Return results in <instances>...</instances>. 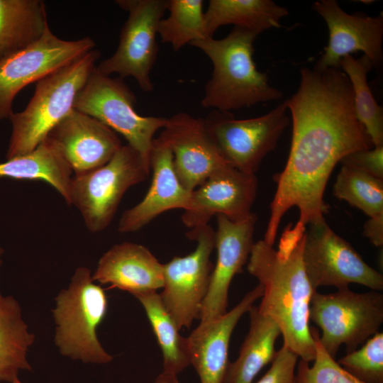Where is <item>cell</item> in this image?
<instances>
[{"instance_id":"1","label":"cell","mask_w":383,"mask_h":383,"mask_svg":"<svg viewBox=\"0 0 383 383\" xmlns=\"http://www.w3.org/2000/svg\"><path fill=\"white\" fill-rule=\"evenodd\" d=\"M296 92L286 100L292 138L282 172L274 176L277 189L264 240L273 245L282 218L296 206L299 218L286 231L301 239L309 223L324 218L323 194L338 162L355 151L374 147L357 118L350 82L340 68L304 67Z\"/></svg>"},{"instance_id":"2","label":"cell","mask_w":383,"mask_h":383,"mask_svg":"<svg viewBox=\"0 0 383 383\" xmlns=\"http://www.w3.org/2000/svg\"><path fill=\"white\" fill-rule=\"evenodd\" d=\"M304 235L292 246L277 250L264 240L254 243L247 265L248 272L263 286L259 311L279 326L283 345L308 362L316 357L309 326V307L315 290L303 260Z\"/></svg>"},{"instance_id":"3","label":"cell","mask_w":383,"mask_h":383,"mask_svg":"<svg viewBox=\"0 0 383 383\" xmlns=\"http://www.w3.org/2000/svg\"><path fill=\"white\" fill-rule=\"evenodd\" d=\"M258 35L233 27L222 39L208 38L189 44L204 52L213 65L203 107L231 112L282 98V92L270 84L267 74L260 72L254 62L253 43Z\"/></svg>"},{"instance_id":"4","label":"cell","mask_w":383,"mask_h":383,"mask_svg":"<svg viewBox=\"0 0 383 383\" xmlns=\"http://www.w3.org/2000/svg\"><path fill=\"white\" fill-rule=\"evenodd\" d=\"M100 56L94 48L35 83L25 109L9 117L12 131L6 160L32 152L74 109L75 99Z\"/></svg>"},{"instance_id":"5","label":"cell","mask_w":383,"mask_h":383,"mask_svg":"<svg viewBox=\"0 0 383 383\" xmlns=\"http://www.w3.org/2000/svg\"><path fill=\"white\" fill-rule=\"evenodd\" d=\"M55 301L54 340L60 353L84 363L110 362L113 357L96 335V328L107 312V297L101 287L94 283L91 270L78 267L68 287L60 291Z\"/></svg>"},{"instance_id":"6","label":"cell","mask_w":383,"mask_h":383,"mask_svg":"<svg viewBox=\"0 0 383 383\" xmlns=\"http://www.w3.org/2000/svg\"><path fill=\"white\" fill-rule=\"evenodd\" d=\"M309 320L321 330L319 341L335 358L341 345L347 353L353 352L379 332L383 323V294L374 290L357 293L349 287L328 294L315 291Z\"/></svg>"},{"instance_id":"7","label":"cell","mask_w":383,"mask_h":383,"mask_svg":"<svg viewBox=\"0 0 383 383\" xmlns=\"http://www.w3.org/2000/svg\"><path fill=\"white\" fill-rule=\"evenodd\" d=\"M135 104V95L123 79L102 74L95 67L78 94L74 109L123 135L150 167L154 135L166 126L168 118L141 116Z\"/></svg>"},{"instance_id":"8","label":"cell","mask_w":383,"mask_h":383,"mask_svg":"<svg viewBox=\"0 0 383 383\" xmlns=\"http://www.w3.org/2000/svg\"><path fill=\"white\" fill-rule=\"evenodd\" d=\"M150 172L140 155L128 144L122 145L104 165L72 177L70 205L77 208L90 232H101L112 221L126 192Z\"/></svg>"},{"instance_id":"9","label":"cell","mask_w":383,"mask_h":383,"mask_svg":"<svg viewBox=\"0 0 383 383\" xmlns=\"http://www.w3.org/2000/svg\"><path fill=\"white\" fill-rule=\"evenodd\" d=\"M287 109L284 101L255 118L235 119L231 112L213 110L204 119L223 160L241 172L255 174L289 124Z\"/></svg>"},{"instance_id":"10","label":"cell","mask_w":383,"mask_h":383,"mask_svg":"<svg viewBox=\"0 0 383 383\" xmlns=\"http://www.w3.org/2000/svg\"><path fill=\"white\" fill-rule=\"evenodd\" d=\"M116 4L128 13L115 52L102 60L96 70L102 74L133 77L140 88L150 92L154 85L150 72L157 60V26L167 11V0H117Z\"/></svg>"},{"instance_id":"11","label":"cell","mask_w":383,"mask_h":383,"mask_svg":"<svg viewBox=\"0 0 383 383\" xmlns=\"http://www.w3.org/2000/svg\"><path fill=\"white\" fill-rule=\"evenodd\" d=\"M304 233L302 260L315 290L333 286L337 289L358 284L371 290L383 289L382 274L370 266L354 248L335 233L325 218L308 224Z\"/></svg>"},{"instance_id":"12","label":"cell","mask_w":383,"mask_h":383,"mask_svg":"<svg viewBox=\"0 0 383 383\" xmlns=\"http://www.w3.org/2000/svg\"><path fill=\"white\" fill-rule=\"evenodd\" d=\"M187 236L196 241V247L189 255L163 264V290L160 294L179 330L199 318L214 267L211 260L215 248L213 228L208 224L189 231Z\"/></svg>"},{"instance_id":"13","label":"cell","mask_w":383,"mask_h":383,"mask_svg":"<svg viewBox=\"0 0 383 383\" xmlns=\"http://www.w3.org/2000/svg\"><path fill=\"white\" fill-rule=\"evenodd\" d=\"M89 36L65 40L48 26L42 37L27 48L0 61V120L13 114V102L25 87L67 65L95 48Z\"/></svg>"},{"instance_id":"14","label":"cell","mask_w":383,"mask_h":383,"mask_svg":"<svg viewBox=\"0 0 383 383\" xmlns=\"http://www.w3.org/2000/svg\"><path fill=\"white\" fill-rule=\"evenodd\" d=\"M255 174L241 172L226 165L210 174L192 192L182 221L190 231L209 224L213 216L223 215L232 221L249 217L256 197Z\"/></svg>"},{"instance_id":"15","label":"cell","mask_w":383,"mask_h":383,"mask_svg":"<svg viewBox=\"0 0 383 383\" xmlns=\"http://www.w3.org/2000/svg\"><path fill=\"white\" fill-rule=\"evenodd\" d=\"M171 150L182 185L192 192L210 174L228 165L221 155L202 118L179 112L168 118L157 137Z\"/></svg>"},{"instance_id":"16","label":"cell","mask_w":383,"mask_h":383,"mask_svg":"<svg viewBox=\"0 0 383 383\" xmlns=\"http://www.w3.org/2000/svg\"><path fill=\"white\" fill-rule=\"evenodd\" d=\"M313 9L326 21L328 44L315 65L317 68H340L344 57L362 51L379 67L382 62L383 15L372 17L345 12L335 0L316 1Z\"/></svg>"},{"instance_id":"17","label":"cell","mask_w":383,"mask_h":383,"mask_svg":"<svg viewBox=\"0 0 383 383\" xmlns=\"http://www.w3.org/2000/svg\"><path fill=\"white\" fill-rule=\"evenodd\" d=\"M216 220L217 259L201 306L200 322L212 320L227 312L229 287L234 276L242 272L248 260L254 244L253 234L257 218L252 213L249 217L239 221H232L223 215H217Z\"/></svg>"},{"instance_id":"18","label":"cell","mask_w":383,"mask_h":383,"mask_svg":"<svg viewBox=\"0 0 383 383\" xmlns=\"http://www.w3.org/2000/svg\"><path fill=\"white\" fill-rule=\"evenodd\" d=\"M60 149L74 175L106 164L122 146L117 133L86 113L73 109L47 136Z\"/></svg>"},{"instance_id":"19","label":"cell","mask_w":383,"mask_h":383,"mask_svg":"<svg viewBox=\"0 0 383 383\" xmlns=\"http://www.w3.org/2000/svg\"><path fill=\"white\" fill-rule=\"evenodd\" d=\"M258 284L230 311L210 321L200 322L187 337L190 365L201 383H223L228 365V347L233 331L240 318L262 297Z\"/></svg>"},{"instance_id":"20","label":"cell","mask_w":383,"mask_h":383,"mask_svg":"<svg viewBox=\"0 0 383 383\" xmlns=\"http://www.w3.org/2000/svg\"><path fill=\"white\" fill-rule=\"evenodd\" d=\"M150 167L152 171L150 186L138 204L123 213L118 225L120 233L138 231L167 211H184L189 206L192 192L179 181L174 170L172 152L158 138L152 142Z\"/></svg>"},{"instance_id":"21","label":"cell","mask_w":383,"mask_h":383,"mask_svg":"<svg viewBox=\"0 0 383 383\" xmlns=\"http://www.w3.org/2000/svg\"><path fill=\"white\" fill-rule=\"evenodd\" d=\"M92 279L135 296L162 288L163 264L144 245L123 242L101 257Z\"/></svg>"},{"instance_id":"22","label":"cell","mask_w":383,"mask_h":383,"mask_svg":"<svg viewBox=\"0 0 383 383\" xmlns=\"http://www.w3.org/2000/svg\"><path fill=\"white\" fill-rule=\"evenodd\" d=\"M249 331L238 358L228 362L223 383H252L276 354L275 342L281 335L277 324L252 306L248 311Z\"/></svg>"},{"instance_id":"23","label":"cell","mask_w":383,"mask_h":383,"mask_svg":"<svg viewBox=\"0 0 383 383\" xmlns=\"http://www.w3.org/2000/svg\"><path fill=\"white\" fill-rule=\"evenodd\" d=\"M72 173L60 149L48 137L32 152L0 163V178L45 181L61 194L68 205Z\"/></svg>"},{"instance_id":"24","label":"cell","mask_w":383,"mask_h":383,"mask_svg":"<svg viewBox=\"0 0 383 383\" xmlns=\"http://www.w3.org/2000/svg\"><path fill=\"white\" fill-rule=\"evenodd\" d=\"M287 15L286 8L272 0H210L204 11L209 38L220 27L229 24L260 34L280 28L281 19Z\"/></svg>"},{"instance_id":"25","label":"cell","mask_w":383,"mask_h":383,"mask_svg":"<svg viewBox=\"0 0 383 383\" xmlns=\"http://www.w3.org/2000/svg\"><path fill=\"white\" fill-rule=\"evenodd\" d=\"M48 26L40 0H0V61L38 41Z\"/></svg>"},{"instance_id":"26","label":"cell","mask_w":383,"mask_h":383,"mask_svg":"<svg viewBox=\"0 0 383 383\" xmlns=\"http://www.w3.org/2000/svg\"><path fill=\"white\" fill-rule=\"evenodd\" d=\"M35 335L29 333L18 301L0 292V383L11 382L20 370H31L27 352Z\"/></svg>"},{"instance_id":"27","label":"cell","mask_w":383,"mask_h":383,"mask_svg":"<svg viewBox=\"0 0 383 383\" xmlns=\"http://www.w3.org/2000/svg\"><path fill=\"white\" fill-rule=\"evenodd\" d=\"M145 309L161 348L163 372L178 374L190 365L187 338L182 336L179 329L165 309L157 292L135 296Z\"/></svg>"},{"instance_id":"28","label":"cell","mask_w":383,"mask_h":383,"mask_svg":"<svg viewBox=\"0 0 383 383\" xmlns=\"http://www.w3.org/2000/svg\"><path fill=\"white\" fill-rule=\"evenodd\" d=\"M370 60L352 55L342 58L340 68L348 77L353 87L355 111L374 146L383 145V110L375 101L367 83V76L372 68Z\"/></svg>"},{"instance_id":"29","label":"cell","mask_w":383,"mask_h":383,"mask_svg":"<svg viewBox=\"0 0 383 383\" xmlns=\"http://www.w3.org/2000/svg\"><path fill=\"white\" fill-rule=\"evenodd\" d=\"M202 0H167L169 16L157 26V35L163 43L174 51L185 45L209 38L206 27Z\"/></svg>"},{"instance_id":"30","label":"cell","mask_w":383,"mask_h":383,"mask_svg":"<svg viewBox=\"0 0 383 383\" xmlns=\"http://www.w3.org/2000/svg\"><path fill=\"white\" fill-rule=\"evenodd\" d=\"M333 195L370 217L383 214V179L342 165L333 185Z\"/></svg>"},{"instance_id":"31","label":"cell","mask_w":383,"mask_h":383,"mask_svg":"<svg viewBox=\"0 0 383 383\" xmlns=\"http://www.w3.org/2000/svg\"><path fill=\"white\" fill-rule=\"evenodd\" d=\"M338 363L364 383H383V333L377 332Z\"/></svg>"},{"instance_id":"32","label":"cell","mask_w":383,"mask_h":383,"mask_svg":"<svg viewBox=\"0 0 383 383\" xmlns=\"http://www.w3.org/2000/svg\"><path fill=\"white\" fill-rule=\"evenodd\" d=\"M316 344V357L311 367L301 360L295 374V383H364L346 372L321 344L316 328H311Z\"/></svg>"},{"instance_id":"33","label":"cell","mask_w":383,"mask_h":383,"mask_svg":"<svg viewBox=\"0 0 383 383\" xmlns=\"http://www.w3.org/2000/svg\"><path fill=\"white\" fill-rule=\"evenodd\" d=\"M298 356L282 345L276 352L270 369L257 383H295Z\"/></svg>"},{"instance_id":"34","label":"cell","mask_w":383,"mask_h":383,"mask_svg":"<svg viewBox=\"0 0 383 383\" xmlns=\"http://www.w3.org/2000/svg\"><path fill=\"white\" fill-rule=\"evenodd\" d=\"M340 162L383 179V145L353 152L345 156Z\"/></svg>"},{"instance_id":"35","label":"cell","mask_w":383,"mask_h":383,"mask_svg":"<svg viewBox=\"0 0 383 383\" xmlns=\"http://www.w3.org/2000/svg\"><path fill=\"white\" fill-rule=\"evenodd\" d=\"M363 235L375 246H382L383 214L369 218L364 224Z\"/></svg>"},{"instance_id":"36","label":"cell","mask_w":383,"mask_h":383,"mask_svg":"<svg viewBox=\"0 0 383 383\" xmlns=\"http://www.w3.org/2000/svg\"><path fill=\"white\" fill-rule=\"evenodd\" d=\"M152 383H179L177 375L163 372L160 374L152 382Z\"/></svg>"},{"instance_id":"37","label":"cell","mask_w":383,"mask_h":383,"mask_svg":"<svg viewBox=\"0 0 383 383\" xmlns=\"http://www.w3.org/2000/svg\"><path fill=\"white\" fill-rule=\"evenodd\" d=\"M3 254H4V249L1 247H0V267H1V264H2L1 257H2Z\"/></svg>"},{"instance_id":"38","label":"cell","mask_w":383,"mask_h":383,"mask_svg":"<svg viewBox=\"0 0 383 383\" xmlns=\"http://www.w3.org/2000/svg\"><path fill=\"white\" fill-rule=\"evenodd\" d=\"M10 383H22V382L18 379V378H16Z\"/></svg>"}]
</instances>
